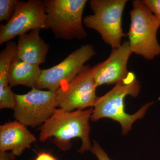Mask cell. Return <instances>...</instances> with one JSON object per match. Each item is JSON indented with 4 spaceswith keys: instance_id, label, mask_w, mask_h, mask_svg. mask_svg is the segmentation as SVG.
Segmentation results:
<instances>
[{
    "instance_id": "obj_16",
    "label": "cell",
    "mask_w": 160,
    "mask_h": 160,
    "mask_svg": "<svg viewBox=\"0 0 160 160\" xmlns=\"http://www.w3.org/2000/svg\"><path fill=\"white\" fill-rule=\"evenodd\" d=\"M143 2L156 17L160 23V0H143Z\"/></svg>"
},
{
    "instance_id": "obj_17",
    "label": "cell",
    "mask_w": 160,
    "mask_h": 160,
    "mask_svg": "<svg viewBox=\"0 0 160 160\" xmlns=\"http://www.w3.org/2000/svg\"><path fill=\"white\" fill-rule=\"evenodd\" d=\"M91 151L98 160H112L109 158L106 152L104 151V149L96 141H94L93 142Z\"/></svg>"
},
{
    "instance_id": "obj_9",
    "label": "cell",
    "mask_w": 160,
    "mask_h": 160,
    "mask_svg": "<svg viewBox=\"0 0 160 160\" xmlns=\"http://www.w3.org/2000/svg\"><path fill=\"white\" fill-rule=\"evenodd\" d=\"M46 15L42 1H18L14 13L0 27V44L35 29H47Z\"/></svg>"
},
{
    "instance_id": "obj_8",
    "label": "cell",
    "mask_w": 160,
    "mask_h": 160,
    "mask_svg": "<svg viewBox=\"0 0 160 160\" xmlns=\"http://www.w3.org/2000/svg\"><path fill=\"white\" fill-rule=\"evenodd\" d=\"M95 55L92 45H83L58 65L42 70L36 88L55 92L76 77L84 69L85 63Z\"/></svg>"
},
{
    "instance_id": "obj_5",
    "label": "cell",
    "mask_w": 160,
    "mask_h": 160,
    "mask_svg": "<svg viewBox=\"0 0 160 160\" xmlns=\"http://www.w3.org/2000/svg\"><path fill=\"white\" fill-rule=\"evenodd\" d=\"M126 0H91L90 8L93 14L87 16L83 23L87 28L94 29L112 49L122 45L123 32L122 17Z\"/></svg>"
},
{
    "instance_id": "obj_12",
    "label": "cell",
    "mask_w": 160,
    "mask_h": 160,
    "mask_svg": "<svg viewBox=\"0 0 160 160\" xmlns=\"http://www.w3.org/2000/svg\"><path fill=\"white\" fill-rule=\"evenodd\" d=\"M40 31L32 30L19 36L16 59L39 66L45 62L49 47L40 36Z\"/></svg>"
},
{
    "instance_id": "obj_13",
    "label": "cell",
    "mask_w": 160,
    "mask_h": 160,
    "mask_svg": "<svg viewBox=\"0 0 160 160\" xmlns=\"http://www.w3.org/2000/svg\"><path fill=\"white\" fill-rule=\"evenodd\" d=\"M17 44L8 42L0 53V109L14 110L16 106L15 94L12 92L9 83V71L16 57Z\"/></svg>"
},
{
    "instance_id": "obj_7",
    "label": "cell",
    "mask_w": 160,
    "mask_h": 160,
    "mask_svg": "<svg viewBox=\"0 0 160 160\" xmlns=\"http://www.w3.org/2000/svg\"><path fill=\"white\" fill-rule=\"evenodd\" d=\"M97 87L92 68L86 65L76 77L55 92L58 107L66 111L94 107Z\"/></svg>"
},
{
    "instance_id": "obj_15",
    "label": "cell",
    "mask_w": 160,
    "mask_h": 160,
    "mask_svg": "<svg viewBox=\"0 0 160 160\" xmlns=\"http://www.w3.org/2000/svg\"><path fill=\"white\" fill-rule=\"evenodd\" d=\"M17 0H0V21L8 22L14 13Z\"/></svg>"
},
{
    "instance_id": "obj_10",
    "label": "cell",
    "mask_w": 160,
    "mask_h": 160,
    "mask_svg": "<svg viewBox=\"0 0 160 160\" xmlns=\"http://www.w3.org/2000/svg\"><path fill=\"white\" fill-rule=\"evenodd\" d=\"M132 53L128 41L116 49H112L109 58L92 67L96 86L117 84L129 73L127 64Z\"/></svg>"
},
{
    "instance_id": "obj_6",
    "label": "cell",
    "mask_w": 160,
    "mask_h": 160,
    "mask_svg": "<svg viewBox=\"0 0 160 160\" xmlns=\"http://www.w3.org/2000/svg\"><path fill=\"white\" fill-rule=\"evenodd\" d=\"M14 117L26 126L42 125L58 107L55 92L32 88L27 93L15 94Z\"/></svg>"
},
{
    "instance_id": "obj_18",
    "label": "cell",
    "mask_w": 160,
    "mask_h": 160,
    "mask_svg": "<svg viewBox=\"0 0 160 160\" xmlns=\"http://www.w3.org/2000/svg\"><path fill=\"white\" fill-rule=\"evenodd\" d=\"M35 160H58L52 155L46 152H40Z\"/></svg>"
},
{
    "instance_id": "obj_3",
    "label": "cell",
    "mask_w": 160,
    "mask_h": 160,
    "mask_svg": "<svg viewBox=\"0 0 160 160\" xmlns=\"http://www.w3.org/2000/svg\"><path fill=\"white\" fill-rule=\"evenodd\" d=\"M86 0L43 1L46 15L47 29L57 38L84 39L87 32L83 25L82 16Z\"/></svg>"
},
{
    "instance_id": "obj_2",
    "label": "cell",
    "mask_w": 160,
    "mask_h": 160,
    "mask_svg": "<svg viewBox=\"0 0 160 160\" xmlns=\"http://www.w3.org/2000/svg\"><path fill=\"white\" fill-rule=\"evenodd\" d=\"M141 90V86L135 74L129 72L126 78L115 84L111 90L102 96L98 97L93 109L91 120L93 122L103 118H109L118 122L126 135L131 130L132 124L142 119L147 109L153 104L146 103L136 113L129 114L125 111V99L127 96L136 97Z\"/></svg>"
},
{
    "instance_id": "obj_1",
    "label": "cell",
    "mask_w": 160,
    "mask_h": 160,
    "mask_svg": "<svg viewBox=\"0 0 160 160\" xmlns=\"http://www.w3.org/2000/svg\"><path fill=\"white\" fill-rule=\"evenodd\" d=\"M93 108L73 111L57 109L51 117L40 127L39 141L44 142L52 138L58 148L66 151L71 148V140L79 138L82 141L79 152L91 151L89 120Z\"/></svg>"
},
{
    "instance_id": "obj_4",
    "label": "cell",
    "mask_w": 160,
    "mask_h": 160,
    "mask_svg": "<svg viewBox=\"0 0 160 160\" xmlns=\"http://www.w3.org/2000/svg\"><path fill=\"white\" fill-rule=\"evenodd\" d=\"M130 22L127 34L132 53L147 60L160 55V45L157 40L159 21L143 1L132 2Z\"/></svg>"
},
{
    "instance_id": "obj_14",
    "label": "cell",
    "mask_w": 160,
    "mask_h": 160,
    "mask_svg": "<svg viewBox=\"0 0 160 160\" xmlns=\"http://www.w3.org/2000/svg\"><path fill=\"white\" fill-rule=\"evenodd\" d=\"M42 70L39 66L15 58L9 68V85L10 87L22 85L32 89L36 88Z\"/></svg>"
},
{
    "instance_id": "obj_19",
    "label": "cell",
    "mask_w": 160,
    "mask_h": 160,
    "mask_svg": "<svg viewBox=\"0 0 160 160\" xmlns=\"http://www.w3.org/2000/svg\"><path fill=\"white\" fill-rule=\"evenodd\" d=\"M13 156H14L12 154L9 156L6 152H0V160H12V157Z\"/></svg>"
},
{
    "instance_id": "obj_11",
    "label": "cell",
    "mask_w": 160,
    "mask_h": 160,
    "mask_svg": "<svg viewBox=\"0 0 160 160\" xmlns=\"http://www.w3.org/2000/svg\"><path fill=\"white\" fill-rule=\"evenodd\" d=\"M27 126L18 121L9 122L0 126V152L11 151L14 156H20L36 141Z\"/></svg>"
}]
</instances>
